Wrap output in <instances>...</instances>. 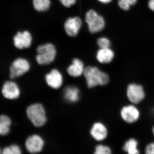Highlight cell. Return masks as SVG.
Masks as SVG:
<instances>
[{
  "label": "cell",
  "instance_id": "obj_26",
  "mask_svg": "<svg viewBox=\"0 0 154 154\" xmlns=\"http://www.w3.org/2000/svg\"><path fill=\"white\" fill-rule=\"evenodd\" d=\"M149 8L154 12V0H149L148 2Z\"/></svg>",
  "mask_w": 154,
  "mask_h": 154
},
{
  "label": "cell",
  "instance_id": "obj_16",
  "mask_svg": "<svg viewBox=\"0 0 154 154\" xmlns=\"http://www.w3.org/2000/svg\"><path fill=\"white\" fill-rule=\"evenodd\" d=\"M80 91L74 86H68L64 90L63 96L67 102L74 103L79 99Z\"/></svg>",
  "mask_w": 154,
  "mask_h": 154
},
{
  "label": "cell",
  "instance_id": "obj_23",
  "mask_svg": "<svg viewBox=\"0 0 154 154\" xmlns=\"http://www.w3.org/2000/svg\"><path fill=\"white\" fill-rule=\"evenodd\" d=\"M119 7L123 11H128L130 8V5L123 0H119L118 2Z\"/></svg>",
  "mask_w": 154,
  "mask_h": 154
},
{
  "label": "cell",
  "instance_id": "obj_7",
  "mask_svg": "<svg viewBox=\"0 0 154 154\" xmlns=\"http://www.w3.org/2000/svg\"><path fill=\"white\" fill-rule=\"evenodd\" d=\"M30 66L29 62L25 59L19 58L12 63L10 67V77L15 79L21 76L28 71Z\"/></svg>",
  "mask_w": 154,
  "mask_h": 154
},
{
  "label": "cell",
  "instance_id": "obj_4",
  "mask_svg": "<svg viewBox=\"0 0 154 154\" xmlns=\"http://www.w3.org/2000/svg\"><path fill=\"white\" fill-rule=\"evenodd\" d=\"M85 20L89 31L91 33H98L105 28V23L104 18L94 10H90L86 13Z\"/></svg>",
  "mask_w": 154,
  "mask_h": 154
},
{
  "label": "cell",
  "instance_id": "obj_19",
  "mask_svg": "<svg viewBox=\"0 0 154 154\" xmlns=\"http://www.w3.org/2000/svg\"><path fill=\"white\" fill-rule=\"evenodd\" d=\"M33 3L34 8L39 12L47 11L50 5V0H33Z\"/></svg>",
  "mask_w": 154,
  "mask_h": 154
},
{
  "label": "cell",
  "instance_id": "obj_3",
  "mask_svg": "<svg viewBox=\"0 0 154 154\" xmlns=\"http://www.w3.org/2000/svg\"><path fill=\"white\" fill-rule=\"evenodd\" d=\"M36 60L40 65H48L51 63L55 59L56 51L51 43L41 45L37 47Z\"/></svg>",
  "mask_w": 154,
  "mask_h": 154
},
{
  "label": "cell",
  "instance_id": "obj_25",
  "mask_svg": "<svg viewBox=\"0 0 154 154\" xmlns=\"http://www.w3.org/2000/svg\"><path fill=\"white\" fill-rule=\"evenodd\" d=\"M59 1L65 7L69 8L72 5L75 4L76 0H59Z\"/></svg>",
  "mask_w": 154,
  "mask_h": 154
},
{
  "label": "cell",
  "instance_id": "obj_22",
  "mask_svg": "<svg viewBox=\"0 0 154 154\" xmlns=\"http://www.w3.org/2000/svg\"><path fill=\"white\" fill-rule=\"evenodd\" d=\"M94 154H111V151L107 146L98 145L96 147Z\"/></svg>",
  "mask_w": 154,
  "mask_h": 154
},
{
  "label": "cell",
  "instance_id": "obj_1",
  "mask_svg": "<svg viewBox=\"0 0 154 154\" xmlns=\"http://www.w3.org/2000/svg\"><path fill=\"white\" fill-rule=\"evenodd\" d=\"M83 75L87 87L90 89L105 85L110 81L109 75L95 66H87Z\"/></svg>",
  "mask_w": 154,
  "mask_h": 154
},
{
  "label": "cell",
  "instance_id": "obj_15",
  "mask_svg": "<svg viewBox=\"0 0 154 154\" xmlns=\"http://www.w3.org/2000/svg\"><path fill=\"white\" fill-rule=\"evenodd\" d=\"M85 67L82 60L78 58L74 59L72 63L67 69L68 73L72 77H79L84 74Z\"/></svg>",
  "mask_w": 154,
  "mask_h": 154
},
{
  "label": "cell",
  "instance_id": "obj_10",
  "mask_svg": "<svg viewBox=\"0 0 154 154\" xmlns=\"http://www.w3.org/2000/svg\"><path fill=\"white\" fill-rule=\"evenodd\" d=\"M115 57V51L111 48H99L96 54V60L102 64H107L112 62Z\"/></svg>",
  "mask_w": 154,
  "mask_h": 154
},
{
  "label": "cell",
  "instance_id": "obj_17",
  "mask_svg": "<svg viewBox=\"0 0 154 154\" xmlns=\"http://www.w3.org/2000/svg\"><path fill=\"white\" fill-rule=\"evenodd\" d=\"M138 144L137 140L134 138H130L125 143L123 150L128 154H139Z\"/></svg>",
  "mask_w": 154,
  "mask_h": 154
},
{
  "label": "cell",
  "instance_id": "obj_29",
  "mask_svg": "<svg viewBox=\"0 0 154 154\" xmlns=\"http://www.w3.org/2000/svg\"><path fill=\"white\" fill-rule=\"evenodd\" d=\"M152 134L153 135L154 137V125H153L152 127Z\"/></svg>",
  "mask_w": 154,
  "mask_h": 154
},
{
  "label": "cell",
  "instance_id": "obj_9",
  "mask_svg": "<svg viewBox=\"0 0 154 154\" xmlns=\"http://www.w3.org/2000/svg\"><path fill=\"white\" fill-rule=\"evenodd\" d=\"M90 133L95 140L102 141L107 138L109 131L105 123L102 122L96 121L91 125Z\"/></svg>",
  "mask_w": 154,
  "mask_h": 154
},
{
  "label": "cell",
  "instance_id": "obj_2",
  "mask_svg": "<svg viewBox=\"0 0 154 154\" xmlns=\"http://www.w3.org/2000/svg\"><path fill=\"white\" fill-rule=\"evenodd\" d=\"M28 118L37 127L44 125L46 122L45 110L41 104L35 103L28 106L26 110Z\"/></svg>",
  "mask_w": 154,
  "mask_h": 154
},
{
  "label": "cell",
  "instance_id": "obj_24",
  "mask_svg": "<svg viewBox=\"0 0 154 154\" xmlns=\"http://www.w3.org/2000/svg\"><path fill=\"white\" fill-rule=\"evenodd\" d=\"M146 154H154V142L149 143L146 146Z\"/></svg>",
  "mask_w": 154,
  "mask_h": 154
},
{
  "label": "cell",
  "instance_id": "obj_27",
  "mask_svg": "<svg viewBox=\"0 0 154 154\" xmlns=\"http://www.w3.org/2000/svg\"><path fill=\"white\" fill-rule=\"evenodd\" d=\"M123 1L128 3L131 6H132L136 4V3L137 2V0H123Z\"/></svg>",
  "mask_w": 154,
  "mask_h": 154
},
{
  "label": "cell",
  "instance_id": "obj_18",
  "mask_svg": "<svg viewBox=\"0 0 154 154\" xmlns=\"http://www.w3.org/2000/svg\"><path fill=\"white\" fill-rule=\"evenodd\" d=\"M11 124V119L7 116L2 115L0 117V134L5 136L8 134Z\"/></svg>",
  "mask_w": 154,
  "mask_h": 154
},
{
  "label": "cell",
  "instance_id": "obj_21",
  "mask_svg": "<svg viewBox=\"0 0 154 154\" xmlns=\"http://www.w3.org/2000/svg\"><path fill=\"white\" fill-rule=\"evenodd\" d=\"M97 44L99 48H107L111 47V42L106 37H102L98 38Z\"/></svg>",
  "mask_w": 154,
  "mask_h": 154
},
{
  "label": "cell",
  "instance_id": "obj_8",
  "mask_svg": "<svg viewBox=\"0 0 154 154\" xmlns=\"http://www.w3.org/2000/svg\"><path fill=\"white\" fill-rule=\"evenodd\" d=\"M25 146L27 150L30 153H38L41 152L44 148V140L38 135H32L26 139Z\"/></svg>",
  "mask_w": 154,
  "mask_h": 154
},
{
  "label": "cell",
  "instance_id": "obj_20",
  "mask_svg": "<svg viewBox=\"0 0 154 154\" xmlns=\"http://www.w3.org/2000/svg\"><path fill=\"white\" fill-rule=\"evenodd\" d=\"M1 154H22V151L19 146L12 144L4 148L1 151Z\"/></svg>",
  "mask_w": 154,
  "mask_h": 154
},
{
  "label": "cell",
  "instance_id": "obj_28",
  "mask_svg": "<svg viewBox=\"0 0 154 154\" xmlns=\"http://www.w3.org/2000/svg\"><path fill=\"white\" fill-rule=\"evenodd\" d=\"M100 2L103 4H108L112 2V0H98Z\"/></svg>",
  "mask_w": 154,
  "mask_h": 154
},
{
  "label": "cell",
  "instance_id": "obj_12",
  "mask_svg": "<svg viewBox=\"0 0 154 154\" xmlns=\"http://www.w3.org/2000/svg\"><path fill=\"white\" fill-rule=\"evenodd\" d=\"M2 94L6 99H17L20 95V90L16 83L11 81H8L3 86Z\"/></svg>",
  "mask_w": 154,
  "mask_h": 154
},
{
  "label": "cell",
  "instance_id": "obj_6",
  "mask_svg": "<svg viewBox=\"0 0 154 154\" xmlns=\"http://www.w3.org/2000/svg\"><path fill=\"white\" fill-rule=\"evenodd\" d=\"M122 120L128 124H133L140 118V111L137 105L130 104L124 105L120 110Z\"/></svg>",
  "mask_w": 154,
  "mask_h": 154
},
{
  "label": "cell",
  "instance_id": "obj_5",
  "mask_svg": "<svg viewBox=\"0 0 154 154\" xmlns=\"http://www.w3.org/2000/svg\"><path fill=\"white\" fill-rule=\"evenodd\" d=\"M126 95L131 103L137 105L145 98L146 92L141 85L136 83H131L127 86Z\"/></svg>",
  "mask_w": 154,
  "mask_h": 154
},
{
  "label": "cell",
  "instance_id": "obj_13",
  "mask_svg": "<svg viewBox=\"0 0 154 154\" xmlns=\"http://www.w3.org/2000/svg\"><path fill=\"white\" fill-rule=\"evenodd\" d=\"M82 25V20L79 17L69 18L65 23V30L69 36H75L79 33Z\"/></svg>",
  "mask_w": 154,
  "mask_h": 154
},
{
  "label": "cell",
  "instance_id": "obj_14",
  "mask_svg": "<svg viewBox=\"0 0 154 154\" xmlns=\"http://www.w3.org/2000/svg\"><path fill=\"white\" fill-rule=\"evenodd\" d=\"M45 79L48 85L54 89H58L62 85V75L56 69H53L46 74Z\"/></svg>",
  "mask_w": 154,
  "mask_h": 154
},
{
  "label": "cell",
  "instance_id": "obj_11",
  "mask_svg": "<svg viewBox=\"0 0 154 154\" xmlns=\"http://www.w3.org/2000/svg\"><path fill=\"white\" fill-rule=\"evenodd\" d=\"M14 39L15 46L19 49H22L30 47L32 42V36L28 31L19 32L14 36Z\"/></svg>",
  "mask_w": 154,
  "mask_h": 154
}]
</instances>
